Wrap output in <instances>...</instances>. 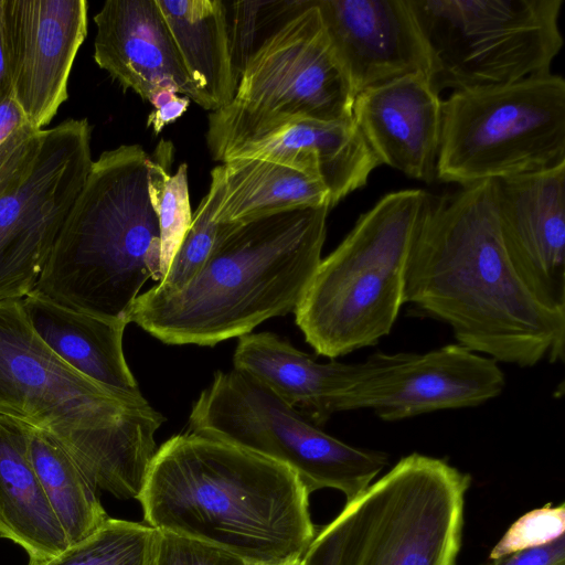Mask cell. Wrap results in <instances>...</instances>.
Here are the masks:
<instances>
[{
	"label": "cell",
	"instance_id": "obj_36",
	"mask_svg": "<svg viewBox=\"0 0 565 565\" xmlns=\"http://www.w3.org/2000/svg\"><path fill=\"white\" fill-rule=\"evenodd\" d=\"M288 565H302V563H301V559H299V561H296V562H294L291 564H288Z\"/></svg>",
	"mask_w": 565,
	"mask_h": 565
},
{
	"label": "cell",
	"instance_id": "obj_13",
	"mask_svg": "<svg viewBox=\"0 0 565 565\" xmlns=\"http://www.w3.org/2000/svg\"><path fill=\"white\" fill-rule=\"evenodd\" d=\"M504 373L458 343L417 353L379 352L376 364L342 397L340 412L371 409L387 422L475 407L499 396Z\"/></svg>",
	"mask_w": 565,
	"mask_h": 565
},
{
	"label": "cell",
	"instance_id": "obj_12",
	"mask_svg": "<svg viewBox=\"0 0 565 565\" xmlns=\"http://www.w3.org/2000/svg\"><path fill=\"white\" fill-rule=\"evenodd\" d=\"M148 406L61 360L31 327L22 299L0 301V416L53 434L109 425Z\"/></svg>",
	"mask_w": 565,
	"mask_h": 565
},
{
	"label": "cell",
	"instance_id": "obj_22",
	"mask_svg": "<svg viewBox=\"0 0 565 565\" xmlns=\"http://www.w3.org/2000/svg\"><path fill=\"white\" fill-rule=\"evenodd\" d=\"M30 430L20 420L0 416V536L21 546L34 562L71 544L33 466Z\"/></svg>",
	"mask_w": 565,
	"mask_h": 565
},
{
	"label": "cell",
	"instance_id": "obj_2",
	"mask_svg": "<svg viewBox=\"0 0 565 565\" xmlns=\"http://www.w3.org/2000/svg\"><path fill=\"white\" fill-rule=\"evenodd\" d=\"M309 495L290 467L189 431L157 449L136 500L158 531L250 565H286L301 559L316 535Z\"/></svg>",
	"mask_w": 565,
	"mask_h": 565
},
{
	"label": "cell",
	"instance_id": "obj_20",
	"mask_svg": "<svg viewBox=\"0 0 565 565\" xmlns=\"http://www.w3.org/2000/svg\"><path fill=\"white\" fill-rule=\"evenodd\" d=\"M232 158L269 160L316 177L327 188L331 207L364 186L381 164L353 117L339 121H296L231 150L222 162Z\"/></svg>",
	"mask_w": 565,
	"mask_h": 565
},
{
	"label": "cell",
	"instance_id": "obj_29",
	"mask_svg": "<svg viewBox=\"0 0 565 565\" xmlns=\"http://www.w3.org/2000/svg\"><path fill=\"white\" fill-rule=\"evenodd\" d=\"M305 0L294 1H224L232 64L238 83L250 55L267 39L269 26L280 28L302 7Z\"/></svg>",
	"mask_w": 565,
	"mask_h": 565
},
{
	"label": "cell",
	"instance_id": "obj_10",
	"mask_svg": "<svg viewBox=\"0 0 565 565\" xmlns=\"http://www.w3.org/2000/svg\"><path fill=\"white\" fill-rule=\"evenodd\" d=\"M440 93L551 72L563 0H408Z\"/></svg>",
	"mask_w": 565,
	"mask_h": 565
},
{
	"label": "cell",
	"instance_id": "obj_28",
	"mask_svg": "<svg viewBox=\"0 0 565 565\" xmlns=\"http://www.w3.org/2000/svg\"><path fill=\"white\" fill-rule=\"evenodd\" d=\"M221 198V170L211 171L207 193L193 212L192 222L166 275L154 285L161 290H174L186 284L203 266L225 224L214 220Z\"/></svg>",
	"mask_w": 565,
	"mask_h": 565
},
{
	"label": "cell",
	"instance_id": "obj_33",
	"mask_svg": "<svg viewBox=\"0 0 565 565\" xmlns=\"http://www.w3.org/2000/svg\"><path fill=\"white\" fill-rule=\"evenodd\" d=\"M13 73L12 0H0V104L12 97Z\"/></svg>",
	"mask_w": 565,
	"mask_h": 565
},
{
	"label": "cell",
	"instance_id": "obj_16",
	"mask_svg": "<svg viewBox=\"0 0 565 565\" xmlns=\"http://www.w3.org/2000/svg\"><path fill=\"white\" fill-rule=\"evenodd\" d=\"M86 0H12V98L43 130L67 99L71 71L87 35Z\"/></svg>",
	"mask_w": 565,
	"mask_h": 565
},
{
	"label": "cell",
	"instance_id": "obj_7",
	"mask_svg": "<svg viewBox=\"0 0 565 565\" xmlns=\"http://www.w3.org/2000/svg\"><path fill=\"white\" fill-rule=\"evenodd\" d=\"M354 98L318 7L306 0L247 60L231 103L210 113L209 152L222 162L231 150L296 121L351 119Z\"/></svg>",
	"mask_w": 565,
	"mask_h": 565
},
{
	"label": "cell",
	"instance_id": "obj_6",
	"mask_svg": "<svg viewBox=\"0 0 565 565\" xmlns=\"http://www.w3.org/2000/svg\"><path fill=\"white\" fill-rule=\"evenodd\" d=\"M469 475L413 452L321 530L302 565H456Z\"/></svg>",
	"mask_w": 565,
	"mask_h": 565
},
{
	"label": "cell",
	"instance_id": "obj_17",
	"mask_svg": "<svg viewBox=\"0 0 565 565\" xmlns=\"http://www.w3.org/2000/svg\"><path fill=\"white\" fill-rule=\"evenodd\" d=\"M426 73L407 74L359 93L353 119L380 160L409 178H437L443 99Z\"/></svg>",
	"mask_w": 565,
	"mask_h": 565
},
{
	"label": "cell",
	"instance_id": "obj_21",
	"mask_svg": "<svg viewBox=\"0 0 565 565\" xmlns=\"http://www.w3.org/2000/svg\"><path fill=\"white\" fill-rule=\"evenodd\" d=\"M22 302L35 333L73 370L119 395L142 396L122 349L128 320L74 310L35 290Z\"/></svg>",
	"mask_w": 565,
	"mask_h": 565
},
{
	"label": "cell",
	"instance_id": "obj_3",
	"mask_svg": "<svg viewBox=\"0 0 565 565\" xmlns=\"http://www.w3.org/2000/svg\"><path fill=\"white\" fill-rule=\"evenodd\" d=\"M329 211L225 224L201 269L178 289L140 294L129 323L167 344L213 347L295 312L321 262Z\"/></svg>",
	"mask_w": 565,
	"mask_h": 565
},
{
	"label": "cell",
	"instance_id": "obj_14",
	"mask_svg": "<svg viewBox=\"0 0 565 565\" xmlns=\"http://www.w3.org/2000/svg\"><path fill=\"white\" fill-rule=\"evenodd\" d=\"M501 237L522 280L565 311V163L493 180Z\"/></svg>",
	"mask_w": 565,
	"mask_h": 565
},
{
	"label": "cell",
	"instance_id": "obj_5",
	"mask_svg": "<svg viewBox=\"0 0 565 565\" xmlns=\"http://www.w3.org/2000/svg\"><path fill=\"white\" fill-rule=\"evenodd\" d=\"M431 201L420 189L385 194L321 258L294 312L317 354L334 360L391 332L404 305L408 257Z\"/></svg>",
	"mask_w": 565,
	"mask_h": 565
},
{
	"label": "cell",
	"instance_id": "obj_30",
	"mask_svg": "<svg viewBox=\"0 0 565 565\" xmlns=\"http://www.w3.org/2000/svg\"><path fill=\"white\" fill-rule=\"evenodd\" d=\"M43 130L28 119L12 97L0 104V200L14 193L30 174Z\"/></svg>",
	"mask_w": 565,
	"mask_h": 565
},
{
	"label": "cell",
	"instance_id": "obj_24",
	"mask_svg": "<svg viewBox=\"0 0 565 565\" xmlns=\"http://www.w3.org/2000/svg\"><path fill=\"white\" fill-rule=\"evenodd\" d=\"M183 64L215 111L237 87L222 0H156Z\"/></svg>",
	"mask_w": 565,
	"mask_h": 565
},
{
	"label": "cell",
	"instance_id": "obj_37",
	"mask_svg": "<svg viewBox=\"0 0 565 565\" xmlns=\"http://www.w3.org/2000/svg\"><path fill=\"white\" fill-rule=\"evenodd\" d=\"M558 565H565V563H561V564H558Z\"/></svg>",
	"mask_w": 565,
	"mask_h": 565
},
{
	"label": "cell",
	"instance_id": "obj_23",
	"mask_svg": "<svg viewBox=\"0 0 565 565\" xmlns=\"http://www.w3.org/2000/svg\"><path fill=\"white\" fill-rule=\"evenodd\" d=\"M220 224L245 223L276 213L330 205L323 183L300 170L269 160L232 158L222 164Z\"/></svg>",
	"mask_w": 565,
	"mask_h": 565
},
{
	"label": "cell",
	"instance_id": "obj_27",
	"mask_svg": "<svg viewBox=\"0 0 565 565\" xmlns=\"http://www.w3.org/2000/svg\"><path fill=\"white\" fill-rule=\"evenodd\" d=\"M172 162L173 146L170 141L161 140L153 154L149 156L148 193L159 224L162 277L189 231L193 216L186 164H180L171 173Z\"/></svg>",
	"mask_w": 565,
	"mask_h": 565
},
{
	"label": "cell",
	"instance_id": "obj_32",
	"mask_svg": "<svg viewBox=\"0 0 565 565\" xmlns=\"http://www.w3.org/2000/svg\"><path fill=\"white\" fill-rule=\"evenodd\" d=\"M156 565H248L211 544L159 531Z\"/></svg>",
	"mask_w": 565,
	"mask_h": 565
},
{
	"label": "cell",
	"instance_id": "obj_26",
	"mask_svg": "<svg viewBox=\"0 0 565 565\" xmlns=\"http://www.w3.org/2000/svg\"><path fill=\"white\" fill-rule=\"evenodd\" d=\"M159 531L108 518L95 533L62 553L29 565H156Z\"/></svg>",
	"mask_w": 565,
	"mask_h": 565
},
{
	"label": "cell",
	"instance_id": "obj_38",
	"mask_svg": "<svg viewBox=\"0 0 565 565\" xmlns=\"http://www.w3.org/2000/svg\"><path fill=\"white\" fill-rule=\"evenodd\" d=\"M290 564H291V563H290ZM248 565H250V564H248ZM286 565H288V564H286Z\"/></svg>",
	"mask_w": 565,
	"mask_h": 565
},
{
	"label": "cell",
	"instance_id": "obj_15",
	"mask_svg": "<svg viewBox=\"0 0 565 565\" xmlns=\"http://www.w3.org/2000/svg\"><path fill=\"white\" fill-rule=\"evenodd\" d=\"M351 88L412 74L430 76L426 43L408 0H315Z\"/></svg>",
	"mask_w": 565,
	"mask_h": 565
},
{
	"label": "cell",
	"instance_id": "obj_4",
	"mask_svg": "<svg viewBox=\"0 0 565 565\" xmlns=\"http://www.w3.org/2000/svg\"><path fill=\"white\" fill-rule=\"evenodd\" d=\"M148 160L141 146L121 145L93 161L35 291L74 310L128 320L142 286L162 278Z\"/></svg>",
	"mask_w": 565,
	"mask_h": 565
},
{
	"label": "cell",
	"instance_id": "obj_1",
	"mask_svg": "<svg viewBox=\"0 0 565 565\" xmlns=\"http://www.w3.org/2000/svg\"><path fill=\"white\" fill-rule=\"evenodd\" d=\"M405 303L498 363L531 367L564 359L565 311L541 302L513 266L493 180L433 196L408 257Z\"/></svg>",
	"mask_w": 565,
	"mask_h": 565
},
{
	"label": "cell",
	"instance_id": "obj_18",
	"mask_svg": "<svg viewBox=\"0 0 565 565\" xmlns=\"http://www.w3.org/2000/svg\"><path fill=\"white\" fill-rule=\"evenodd\" d=\"M94 22V60L124 89L148 100L156 88L171 86L207 110L156 0H108Z\"/></svg>",
	"mask_w": 565,
	"mask_h": 565
},
{
	"label": "cell",
	"instance_id": "obj_19",
	"mask_svg": "<svg viewBox=\"0 0 565 565\" xmlns=\"http://www.w3.org/2000/svg\"><path fill=\"white\" fill-rule=\"evenodd\" d=\"M379 353L364 362H317L274 332L238 338L233 354L235 370L273 391L317 426L339 413L344 394L376 364Z\"/></svg>",
	"mask_w": 565,
	"mask_h": 565
},
{
	"label": "cell",
	"instance_id": "obj_9",
	"mask_svg": "<svg viewBox=\"0 0 565 565\" xmlns=\"http://www.w3.org/2000/svg\"><path fill=\"white\" fill-rule=\"evenodd\" d=\"M192 433L252 450L290 467L309 493L324 488L362 493L388 462L384 452L348 445L324 433L252 376L217 371L194 401Z\"/></svg>",
	"mask_w": 565,
	"mask_h": 565
},
{
	"label": "cell",
	"instance_id": "obj_11",
	"mask_svg": "<svg viewBox=\"0 0 565 565\" xmlns=\"http://www.w3.org/2000/svg\"><path fill=\"white\" fill-rule=\"evenodd\" d=\"M90 138L86 118L44 129L30 174L0 200V301L35 289L90 171Z\"/></svg>",
	"mask_w": 565,
	"mask_h": 565
},
{
	"label": "cell",
	"instance_id": "obj_8",
	"mask_svg": "<svg viewBox=\"0 0 565 565\" xmlns=\"http://www.w3.org/2000/svg\"><path fill=\"white\" fill-rule=\"evenodd\" d=\"M565 163V81L551 72L443 100L437 178L466 186Z\"/></svg>",
	"mask_w": 565,
	"mask_h": 565
},
{
	"label": "cell",
	"instance_id": "obj_31",
	"mask_svg": "<svg viewBox=\"0 0 565 565\" xmlns=\"http://www.w3.org/2000/svg\"><path fill=\"white\" fill-rule=\"evenodd\" d=\"M565 507L545 505L515 521L490 553L498 559L514 552L544 545L564 535Z\"/></svg>",
	"mask_w": 565,
	"mask_h": 565
},
{
	"label": "cell",
	"instance_id": "obj_34",
	"mask_svg": "<svg viewBox=\"0 0 565 565\" xmlns=\"http://www.w3.org/2000/svg\"><path fill=\"white\" fill-rule=\"evenodd\" d=\"M565 563V537L544 545L521 550L494 559L492 565H558Z\"/></svg>",
	"mask_w": 565,
	"mask_h": 565
},
{
	"label": "cell",
	"instance_id": "obj_25",
	"mask_svg": "<svg viewBox=\"0 0 565 565\" xmlns=\"http://www.w3.org/2000/svg\"><path fill=\"white\" fill-rule=\"evenodd\" d=\"M33 466L70 544L95 533L109 518L98 489L66 449L47 431L31 427Z\"/></svg>",
	"mask_w": 565,
	"mask_h": 565
},
{
	"label": "cell",
	"instance_id": "obj_35",
	"mask_svg": "<svg viewBox=\"0 0 565 565\" xmlns=\"http://www.w3.org/2000/svg\"><path fill=\"white\" fill-rule=\"evenodd\" d=\"M190 98L175 95L169 102L153 108L147 119V127H151L153 132L159 134L167 125L181 117L190 105Z\"/></svg>",
	"mask_w": 565,
	"mask_h": 565
}]
</instances>
